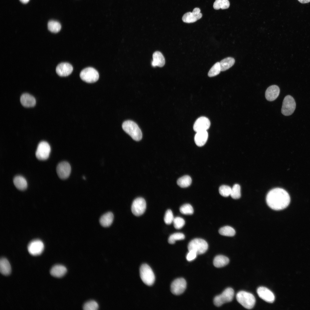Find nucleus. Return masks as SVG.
Here are the masks:
<instances>
[{
  "instance_id": "nucleus-1",
  "label": "nucleus",
  "mask_w": 310,
  "mask_h": 310,
  "mask_svg": "<svg viewBox=\"0 0 310 310\" xmlns=\"http://www.w3.org/2000/svg\"><path fill=\"white\" fill-rule=\"evenodd\" d=\"M266 201L267 205L272 209L279 210L286 208L290 202V197L284 189L279 188L271 190L267 194Z\"/></svg>"
},
{
  "instance_id": "nucleus-2",
  "label": "nucleus",
  "mask_w": 310,
  "mask_h": 310,
  "mask_svg": "<svg viewBox=\"0 0 310 310\" xmlns=\"http://www.w3.org/2000/svg\"><path fill=\"white\" fill-rule=\"evenodd\" d=\"M124 131L134 140L139 141L142 138V133L140 129L134 122L131 120L124 121L122 125Z\"/></svg>"
},
{
  "instance_id": "nucleus-3",
  "label": "nucleus",
  "mask_w": 310,
  "mask_h": 310,
  "mask_svg": "<svg viewBox=\"0 0 310 310\" xmlns=\"http://www.w3.org/2000/svg\"><path fill=\"white\" fill-rule=\"evenodd\" d=\"M236 299L239 303L248 309L252 308L255 303L254 295L251 293L244 291H241L237 293Z\"/></svg>"
},
{
  "instance_id": "nucleus-4",
  "label": "nucleus",
  "mask_w": 310,
  "mask_h": 310,
  "mask_svg": "<svg viewBox=\"0 0 310 310\" xmlns=\"http://www.w3.org/2000/svg\"><path fill=\"white\" fill-rule=\"evenodd\" d=\"M208 248L207 242L204 240L199 238L193 239L188 245L189 251H193L197 255L204 253L207 250Z\"/></svg>"
},
{
  "instance_id": "nucleus-5",
  "label": "nucleus",
  "mask_w": 310,
  "mask_h": 310,
  "mask_svg": "<svg viewBox=\"0 0 310 310\" xmlns=\"http://www.w3.org/2000/svg\"><path fill=\"white\" fill-rule=\"evenodd\" d=\"M140 275L142 281L146 284L150 286L154 282L155 277L153 271L147 264H144L140 268Z\"/></svg>"
},
{
  "instance_id": "nucleus-6",
  "label": "nucleus",
  "mask_w": 310,
  "mask_h": 310,
  "mask_svg": "<svg viewBox=\"0 0 310 310\" xmlns=\"http://www.w3.org/2000/svg\"><path fill=\"white\" fill-rule=\"evenodd\" d=\"M234 294V291L232 288L229 287L226 288L220 294L214 298V304L217 307H219L224 303L231 301L233 299Z\"/></svg>"
},
{
  "instance_id": "nucleus-7",
  "label": "nucleus",
  "mask_w": 310,
  "mask_h": 310,
  "mask_svg": "<svg viewBox=\"0 0 310 310\" xmlns=\"http://www.w3.org/2000/svg\"><path fill=\"white\" fill-rule=\"evenodd\" d=\"M80 77L81 79L85 82L92 83L98 80L99 75L98 72L95 69L92 67H88L81 71L80 73Z\"/></svg>"
},
{
  "instance_id": "nucleus-8",
  "label": "nucleus",
  "mask_w": 310,
  "mask_h": 310,
  "mask_svg": "<svg viewBox=\"0 0 310 310\" xmlns=\"http://www.w3.org/2000/svg\"><path fill=\"white\" fill-rule=\"evenodd\" d=\"M296 106V102L293 98L288 95L284 98L281 108V112L284 115L289 116L294 111Z\"/></svg>"
},
{
  "instance_id": "nucleus-9",
  "label": "nucleus",
  "mask_w": 310,
  "mask_h": 310,
  "mask_svg": "<svg viewBox=\"0 0 310 310\" xmlns=\"http://www.w3.org/2000/svg\"><path fill=\"white\" fill-rule=\"evenodd\" d=\"M51 150L49 144L43 141L38 144L35 153L36 158L40 160H45L49 157Z\"/></svg>"
},
{
  "instance_id": "nucleus-10",
  "label": "nucleus",
  "mask_w": 310,
  "mask_h": 310,
  "mask_svg": "<svg viewBox=\"0 0 310 310\" xmlns=\"http://www.w3.org/2000/svg\"><path fill=\"white\" fill-rule=\"evenodd\" d=\"M146 206V202L143 198H136L134 200L132 204V212L135 216H141L145 212Z\"/></svg>"
},
{
  "instance_id": "nucleus-11",
  "label": "nucleus",
  "mask_w": 310,
  "mask_h": 310,
  "mask_svg": "<svg viewBox=\"0 0 310 310\" xmlns=\"http://www.w3.org/2000/svg\"><path fill=\"white\" fill-rule=\"evenodd\" d=\"M44 249V245L41 240L36 239L32 241L28 245V249L31 255L37 256L41 254Z\"/></svg>"
},
{
  "instance_id": "nucleus-12",
  "label": "nucleus",
  "mask_w": 310,
  "mask_h": 310,
  "mask_svg": "<svg viewBox=\"0 0 310 310\" xmlns=\"http://www.w3.org/2000/svg\"><path fill=\"white\" fill-rule=\"evenodd\" d=\"M186 284V282L184 279L183 278L177 279L171 284V292L175 295L180 294L185 291Z\"/></svg>"
},
{
  "instance_id": "nucleus-13",
  "label": "nucleus",
  "mask_w": 310,
  "mask_h": 310,
  "mask_svg": "<svg viewBox=\"0 0 310 310\" xmlns=\"http://www.w3.org/2000/svg\"><path fill=\"white\" fill-rule=\"evenodd\" d=\"M71 170L70 165L66 161H63L59 163L56 168L57 173L58 176L62 179H66L69 177Z\"/></svg>"
},
{
  "instance_id": "nucleus-14",
  "label": "nucleus",
  "mask_w": 310,
  "mask_h": 310,
  "mask_svg": "<svg viewBox=\"0 0 310 310\" xmlns=\"http://www.w3.org/2000/svg\"><path fill=\"white\" fill-rule=\"evenodd\" d=\"M202 16L200 9L196 7L194 9L192 12H189L185 13L182 17V20L185 23H193L200 19Z\"/></svg>"
},
{
  "instance_id": "nucleus-15",
  "label": "nucleus",
  "mask_w": 310,
  "mask_h": 310,
  "mask_svg": "<svg viewBox=\"0 0 310 310\" xmlns=\"http://www.w3.org/2000/svg\"><path fill=\"white\" fill-rule=\"evenodd\" d=\"M257 292L259 296L264 301L269 303H273L275 299L273 293L267 288L261 286L258 288Z\"/></svg>"
},
{
  "instance_id": "nucleus-16",
  "label": "nucleus",
  "mask_w": 310,
  "mask_h": 310,
  "mask_svg": "<svg viewBox=\"0 0 310 310\" xmlns=\"http://www.w3.org/2000/svg\"><path fill=\"white\" fill-rule=\"evenodd\" d=\"M210 122L207 117H202L199 118L195 122L193 129L195 131H207L210 127Z\"/></svg>"
},
{
  "instance_id": "nucleus-17",
  "label": "nucleus",
  "mask_w": 310,
  "mask_h": 310,
  "mask_svg": "<svg viewBox=\"0 0 310 310\" xmlns=\"http://www.w3.org/2000/svg\"><path fill=\"white\" fill-rule=\"evenodd\" d=\"M73 70V67L72 65L66 62L61 63L58 64L56 69L57 74L62 77L69 75L71 73Z\"/></svg>"
},
{
  "instance_id": "nucleus-18",
  "label": "nucleus",
  "mask_w": 310,
  "mask_h": 310,
  "mask_svg": "<svg viewBox=\"0 0 310 310\" xmlns=\"http://www.w3.org/2000/svg\"><path fill=\"white\" fill-rule=\"evenodd\" d=\"M280 92V89L277 86L272 85L266 89L265 92V97L269 101H274L278 97Z\"/></svg>"
},
{
  "instance_id": "nucleus-19",
  "label": "nucleus",
  "mask_w": 310,
  "mask_h": 310,
  "mask_svg": "<svg viewBox=\"0 0 310 310\" xmlns=\"http://www.w3.org/2000/svg\"><path fill=\"white\" fill-rule=\"evenodd\" d=\"M20 101L22 104L25 107H33L36 103L35 98L28 93L23 94L21 96Z\"/></svg>"
},
{
  "instance_id": "nucleus-20",
  "label": "nucleus",
  "mask_w": 310,
  "mask_h": 310,
  "mask_svg": "<svg viewBox=\"0 0 310 310\" xmlns=\"http://www.w3.org/2000/svg\"><path fill=\"white\" fill-rule=\"evenodd\" d=\"M208 137V134L207 131L197 132L194 137L195 143L198 146H203L206 143Z\"/></svg>"
},
{
  "instance_id": "nucleus-21",
  "label": "nucleus",
  "mask_w": 310,
  "mask_h": 310,
  "mask_svg": "<svg viewBox=\"0 0 310 310\" xmlns=\"http://www.w3.org/2000/svg\"><path fill=\"white\" fill-rule=\"evenodd\" d=\"M67 272L66 268L61 265H56L51 269L50 274L53 276L57 278H61Z\"/></svg>"
},
{
  "instance_id": "nucleus-22",
  "label": "nucleus",
  "mask_w": 310,
  "mask_h": 310,
  "mask_svg": "<svg viewBox=\"0 0 310 310\" xmlns=\"http://www.w3.org/2000/svg\"><path fill=\"white\" fill-rule=\"evenodd\" d=\"M152 57L153 60L152 62V65L153 67L158 66L162 67L164 65L165 59L161 52L158 51L155 52L153 54Z\"/></svg>"
},
{
  "instance_id": "nucleus-23",
  "label": "nucleus",
  "mask_w": 310,
  "mask_h": 310,
  "mask_svg": "<svg viewBox=\"0 0 310 310\" xmlns=\"http://www.w3.org/2000/svg\"><path fill=\"white\" fill-rule=\"evenodd\" d=\"M114 215L111 212H107L103 215L100 218L99 222L101 226L104 227L110 226L112 224Z\"/></svg>"
},
{
  "instance_id": "nucleus-24",
  "label": "nucleus",
  "mask_w": 310,
  "mask_h": 310,
  "mask_svg": "<svg viewBox=\"0 0 310 310\" xmlns=\"http://www.w3.org/2000/svg\"><path fill=\"white\" fill-rule=\"evenodd\" d=\"M11 268L10 263L5 258H2L0 260V272L5 276L9 275L11 272Z\"/></svg>"
},
{
  "instance_id": "nucleus-25",
  "label": "nucleus",
  "mask_w": 310,
  "mask_h": 310,
  "mask_svg": "<svg viewBox=\"0 0 310 310\" xmlns=\"http://www.w3.org/2000/svg\"><path fill=\"white\" fill-rule=\"evenodd\" d=\"M13 183L15 187L20 190H24L27 187V183L26 179L21 176L15 177L13 179Z\"/></svg>"
},
{
  "instance_id": "nucleus-26",
  "label": "nucleus",
  "mask_w": 310,
  "mask_h": 310,
  "mask_svg": "<svg viewBox=\"0 0 310 310\" xmlns=\"http://www.w3.org/2000/svg\"><path fill=\"white\" fill-rule=\"evenodd\" d=\"M228 257L223 255H218L215 257L213 261L214 266L217 268H221L227 265L229 262Z\"/></svg>"
},
{
  "instance_id": "nucleus-27",
  "label": "nucleus",
  "mask_w": 310,
  "mask_h": 310,
  "mask_svg": "<svg viewBox=\"0 0 310 310\" xmlns=\"http://www.w3.org/2000/svg\"><path fill=\"white\" fill-rule=\"evenodd\" d=\"M235 63V59L228 57L222 60L220 62L221 71H226L232 67Z\"/></svg>"
},
{
  "instance_id": "nucleus-28",
  "label": "nucleus",
  "mask_w": 310,
  "mask_h": 310,
  "mask_svg": "<svg viewBox=\"0 0 310 310\" xmlns=\"http://www.w3.org/2000/svg\"><path fill=\"white\" fill-rule=\"evenodd\" d=\"M192 180L191 177L187 175H185L179 178L177 180V185L182 188L189 186L191 184Z\"/></svg>"
},
{
  "instance_id": "nucleus-29",
  "label": "nucleus",
  "mask_w": 310,
  "mask_h": 310,
  "mask_svg": "<svg viewBox=\"0 0 310 310\" xmlns=\"http://www.w3.org/2000/svg\"><path fill=\"white\" fill-rule=\"evenodd\" d=\"M218 231L220 235L229 237L233 236L235 234V231L234 229L229 226H226L221 228Z\"/></svg>"
},
{
  "instance_id": "nucleus-30",
  "label": "nucleus",
  "mask_w": 310,
  "mask_h": 310,
  "mask_svg": "<svg viewBox=\"0 0 310 310\" xmlns=\"http://www.w3.org/2000/svg\"><path fill=\"white\" fill-rule=\"evenodd\" d=\"M230 6L228 0H216L213 4V7L215 9H225L228 8Z\"/></svg>"
},
{
  "instance_id": "nucleus-31",
  "label": "nucleus",
  "mask_w": 310,
  "mask_h": 310,
  "mask_svg": "<svg viewBox=\"0 0 310 310\" xmlns=\"http://www.w3.org/2000/svg\"><path fill=\"white\" fill-rule=\"evenodd\" d=\"M48 28L51 32L56 33L60 31L61 25L60 23L57 21L50 20L48 22Z\"/></svg>"
},
{
  "instance_id": "nucleus-32",
  "label": "nucleus",
  "mask_w": 310,
  "mask_h": 310,
  "mask_svg": "<svg viewBox=\"0 0 310 310\" xmlns=\"http://www.w3.org/2000/svg\"><path fill=\"white\" fill-rule=\"evenodd\" d=\"M185 238L184 234L182 233L177 232L171 235L169 237L168 241L170 244H173L176 241L184 239Z\"/></svg>"
},
{
  "instance_id": "nucleus-33",
  "label": "nucleus",
  "mask_w": 310,
  "mask_h": 310,
  "mask_svg": "<svg viewBox=\"0 0 310 310\" xmlns=\"http://www.w3.org/2000/svg\"><path fill=\"white\" fill-rule=\"evenodd\" d=\"M221 70L220 63L217 62L215 63L209 71L208 75L209 77H212L219 74Z\"/></svg>"
},
{
  "instance_id": "nucleus-34",
  "label": "nucleus",
  "mask_w": 310,
  "mask_h": 310,
  "mask_svg": "<svg viewBox=\"0 0 310 310\" xmlns=\"http://www.w3.org/2000/svg\"><path fill=\"white\" fill-rule=\"evenodd\" d=\"M230 195L233 199H236L240 198L241 196V187L238 184H235L233 186L231 190Z\"/></svg>"
},
{
  "instance_id": "nucleus-35",
  "label": "nucleus",
  "mask_w": 310,
  "mask_h": 310,
  "mask_svg": "<svg viewBox=\"0 0 310 310\" xmlns=\"http://www.w3.org/2000/svg\"><path fill=\"white\" fill-rule=\"evenodd\" d=\"M98 303L94 300L87 302L83 306V309L85 310H96L98 309Z\"/></svg>"
},
{
  "instance_id": "nucleus-36",
  "label": "nucleus",
  "mask_w": 310,
  "mask_h": 310,
  "mask_svg": "<svg viewBox=\"0 0 310 310\" xmlns=\"http://www.w3.org/2000/svg\"><path fill=\"white\" fill-rule=\"evenodd\" d=\"M180 212L184 214L191 215L193 213V209L192 206L189 204H185L180 208Z\"/></svg>"
},
{
  "instance_id": "nucleus-37",
  "label": "nucleus",
  "mask_w": 310,
  "mask_h": 310,
  "mask_svg": "<svg viewBox=\"0 0 310 310\" xmlns=\"http://www.w3.org/2000/svg\"><path fill=\"white\" fill-rule=\"evenodd\" d=\"M231 190V188L226 185H222L220 187L219 189L220 194L224 197H227L230 195Z\"/></svg>"
},
{
  "instance_id": "nucleus-38",
  "label": "nucleus",
  "mask_w": 310,
  "mask_h": 310,
  "mask_svg": "<svg viewBox=\"0 0 310 310\" xmlns=\"http://www.w3.org/2000/svg\"><path fill=\"white\" fill-rule=\"evenodd\" d=\"M174 218L172 211L170 209L168 210L165 212L164 217L165 223L167 224H170L173 222Z\"/></svg>"
},
{
  "instance_id": "nucleus-39",
  "label": "nucleus",
  "mask_w": 310,
  "mask_h": 310,
  "mask_svg": "<svg viewBox=\"0 0 310 310\" xmlns=\"http://www.w3.org/2000/svg\"><path fill=\"white\" fill-rule=\"evenodd\" d=\"M173 222L175 228L178 229L181 228L184 226L185 222L183 218L179 217L174 218Z\"/></svg>"
},
{
  "instance_id": "nucleus-40",
  "label": "nucleus",
  "mask_w": 310,
  "mask_h": 310,
  "mask_svg": "<svg viewBox=\"0 0 310 310\" xmlns=\"http://www.w3.org/2000/svg\"><path fill=\"white\" fill-rule=\"evenodd\" d=\"M197 255L196 253L194 251H189L187 255L186 259L189 261H192L196 258Z\"/></svg>"
},
{
  "instance_id": "nucleus-41",
  "label": "nucleus",
  "mask_w": 310,
  "mask_h": 310,
  "mask_svg": "<svg viewBox=\"0 0 310 310\" xmlns=\"http://www.w3.org/2000/svg\"><path fill=\"white\" fill-rule=\"evenodd\" d=\"M300 2L302 3H305L310 2V0H298Z\"/></svg>"
},
{
  "instance_id": "nucleus-42",
  "label": "nucleus",
  "mask_w": 310,
  "mask_h": 310,
  "mask_svg": "<svg viewBox=\"0 0 310 310\" xmlns=\"http://www.w3.org/2000/svg\"><path fill=\"white\" fill-rule=\"evenodd\" d=\"M23 3H26L28 2L29 0H20Z\"/></svg>"
},
{
  "instance_id": "nucleus-43",
  "label": "nucleus",
  "mask_w": 310,
  "mask_h": 310,
  "mask_svg": "<svg viewBox=\"0 0 310 310\" xmlns=\"http://www.w3.org/2000/svg\"><path fill=\"white\" fill-rule=\"evenodd\" d=\"M83 179H86V178H85V177H84V176H83Z\"/></svg>"
}]
</instances>
